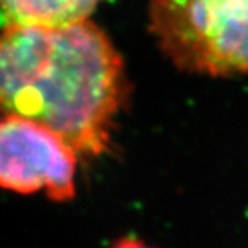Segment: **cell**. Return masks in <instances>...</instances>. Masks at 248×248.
<instances>
[{"instance_id":"5b68a950","label":"cell","mask_w":248,"mask_h":248,"mask_svg":"<svg viewBox=\"0 0 248 248\" xmlns=\"http://www.w3.org/2000/svg\"><path fill=\"white\" fill-rule=\"evenodd\" d=\"M113 248H152V247H147L145 244H142V242L127 237V239H123V240L118 242Z\"/></svg>"},{"instance_id":"7a4b0ae2","label":"cell","mask_w":248,"mask_h":248,"mask_svg":"<svg viewBox=\"0 0 248 248\" xmlns=\"http://www.w3.org/2000/svg\"><path fill=\"white\" fill-rule=\"evenodd\" d=\"M148 28L182 71L248 76V0H150Z\"/></svg>"},{"instance_id":"6da1fadb","label":"cell","mask_w":248,"mask_h":248,"mask_svg":"<svg viewBox=\"0 0 248 248\" xmlns=\"http://www.w3.org/2000/svg\"><path fill=\"white\" fill-rule=\"evenodd\" d=\"M126 95L123 58L92 19L0 28V115L36 121L78 153L98 156Z\"/></svg>"},{"instance_id":"277c9868","label":"cell","mask_w":248,"mask_h":248,"mask_svg":"<svg viewBox=\"0 0 248 248\" xmlns=\"http://www.w3.org/2000/svg\"><path fill=\"white\" fill-rule=\"evenodd\" d=\"M105 0H0V26L57 28L91 19Z\"/></svg>"},{"instance_id":"3957f363","label":"cell","mask_w":248,"mask_h":248,"mask_svg":"<svg viewBox=\"0 0 248 248\" xmlns=\"http://www.w3.org/2000/svg\"><path fill=\"white\" fill-rule=\"evenodd\" d=\"M78 152L57 132L16 115L0 120V187L53 202L76 195Z\"/></svg>"}]
</instances>
